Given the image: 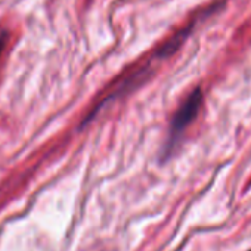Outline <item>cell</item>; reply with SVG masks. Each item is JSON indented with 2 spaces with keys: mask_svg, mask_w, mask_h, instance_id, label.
Returning <instances> with one entry per match:
<instances>
[{
  "mask_svg": "<svg viewBox=\"0 0 251 251\" xmlns=\"http://www.w3.org/2000/svg\"><path fill=\"white\" fill-rule=\"evenodd\" d=\"M8 40H9V31L6 30H2L0 31V58H2V53L8 45Z\"/></svg>",
  "mask_w": 251,
  "mask_h": 251,
  "instance_id": "cell-2",
  "label": "cell"
},
{
  "mask_svg": "<svg viewBox=\"0 0 251 251\" xmlns=\"http://www.w3.org/2000/svg\"><path fill=\"white\" fill-rule=\"evenodd\" d=\"M202 92L200 87H197L194 92L188 95V98L182 102V105L177 108L175 112L172 121H170V127H169V138L166 141V148H164V155L170 154V151L177 145L179 139L182 135L186 132L189 127V124L198 117L201 105H202Z\"/></svg>",
  "mask_w": 251,
  "mask_h": 251,
  "instance_id": "cell-1",
  "label": "cell"
},
{
  "mask_svg": "<svg viewBox=\"0 0 251 251\" xmlns=\"http://www.w3.org/2000/svg\"><path fill=\"white\" fill-rule=\"evenodd\" d=\"M250 251H251V250H250Z\"/></svg>",
  "mask_w": 251,
  "mask_h": 251,
  "instance_id": "cell-3",
  "label": "cell"
}]
</instances>
